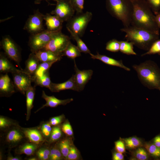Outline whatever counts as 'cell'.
Here are the masks:
<instances>
[{
    "label": "cell",
    "instance_id": "e0dca14e",
    "mask_svg": "<svg viewBox=\"0 0 160 160\" xmlns=\"http://www.w3.org/2000/svg\"><path fill=\"white\" fill-rule=\"evenodd\" d=\"M33 53L40 63L57 62L60 60L62 57L50 51L43 49L39 50Z\"/></svg>",
    "mask_w": 160,
    "mask_h": 160
},
{
    "label": "cell",
    "instance_id": "7a4b0ae2",
    "mask_svg": "<svg viewBox=\"0 0 160 160\" xmlns=\"http://www.w3.org/2000/svg\"><path fill=\"white\" fill-rule=\"evenodd\" d=\"M142 84L150 89L160 91V68L154 61L146 60L132 66Z\"/></svg>",
    "mask_w": 160,
    "mask_h": 160
},
{
    "label": "cell",
    "instance_id": "ac0fdd59",
    "mask_svg": "<svg viewBox=\"0 0 160 160\" xmlns=\"http://www.w3.org/2000/svg\"><path fill=\"white\" fill-rule=\"evenodd\" d=\"M89 54L91 58L94 59L99 60L106 64L121 68L127 71H130L129 68L124 65L121 60H117L107 56L100 55L98 53L96 55H93L91 53Z\"/></svg>",
    "mask_w": 160,
    "mask_h": 160
},
{
    "label": "cell",
    "instance_id": "2e32d148",
    "mask_svg": "<svg viewBox=\"0 0 160 160\" xmlns=\"http://www.w3.org/2000/svg\"><path fill=\"white\" fill-rule=\"evenodd\" d=\"M49 89L52 92H58L65 90H72L79 92L75 82L74 75L67 81L61 83H52Z\"/></svg>",
    "mask_w": 160,
    "mask_h": 160
},
{
    "label": "cell",
    "instance_id": "6da1fadb",
    "mask_svg": "<svg viewBox=\"0 0 160 160\" xmlns=\"http://www.w3.org/2000/svg\"><path fill=\"white\" fill-rule=\"evenodd\" d=\"M132 7L131 25L159 35L155 15L146 0H131Z\"/></svg>",
    "mask_w": 160,
    "mask_h": 160
},
{
    "label": "cell",
    "instance_id": "d590c367",
    "mask_svg": "<svg viewBox=\"0 0 160 160\" xmlns=\"http://www.w3.org/2000/svg\"><path fill=\"white\" fill-rule=\"evenodd\" d=\"M146 0L155 15L160 11V0Z\"/></svg>",
    "mask_w": 160,
    "mask_h": 160
},
{
    "label": "cell",
    "instance_id": "ffe728a7",
    "mask_svg": "<svg viewBox=\"0 0 160 160\" xmlns=\"http://www.w3.org/2000/svg\"><path fill=\"white\" fill-rule=\"evenodd\" d=\"M40 62L34 53L32 52L29 55L25 62L24 71L32 76L38 68Z\"/></svg>",
    "mask_w": 160,
    "mask_h": 160
},
{
    "label": "cell",
    "instance_id": "8992f818",
    "mask_svg": "<svg viewBox=\"0 0 160 160\" xmlns=\"http://www.w3.org/2000/svg\"><path fill=\"white\" fill-rule=\"evenodd\" d=\"M61 31H52L47 29L39 33L31 35L28 44L32 52H35L44 48L52 38L58 33Z\"/></svg>",
    "mask_w": 160,
    "mask_h": 160
},
{
    "label": "cell",
    "instance_id": "4316f807",
    "mask_svg": "<svg viewBox=\"0 0 160 160\" xmlns=\"http://www.w3.org/2000/svg\"><path fill=\"white\" fill-rule=\"evenodd\" d=\"M55 61L40 63L36 70L32 76L33 80L36 78L41 76L45 73L48 71L49 69Z\"/></svg>",
    "mask_w": 160,
    "mask_h": 160
},
{
    "label": "cell",
    "instance_id": "74e56055",
    "mask_svg": "<svg viewBox=\"0 0 160 160\" xmlns=\"http://www.w3.org/2000/svg\"><path fill=\"white\" fill-rule=\"evenodd\" d=\"M52 128L49 123L43 124L41 127V132L43 135L45 137H50Z\"/></svg>",
    "mask_w": 160,
    "mask_h": 160
},
{
    "label": "cell",
    "instance_id": "9a60e30c",
    "mask_svg": "<svg viewBox=\"0 0 160 160\" xmlns=\"http://www.w3.org/2000/svg\"><path fill=\"white\" fill-rule=\"evenodd\" d=\"M41 97L45 100L46 103L36 111V112L45 107L55 108L59 105H65L73 100V98L63 100L59 99L54 96L47 95L44 91H42Z\"/></svg>",
    "mask_w": 160,
    "mask_h": 160
},
{
    "label": "cell",
    "instance_id": "7bdbcfd3",
    "mask_svg": "<svg viewBox=\"0 0 160 160\" xmlns=\"http://www.w3.org/2000/svg\"><path fill=\"white\" fill-rule=\"evenodd\" d=\"M64 119L63 115L52 118L50 120L49 123L51 125L57 126L61 123Z\"/></svg>",
    "mask_w": 160,
    "mask_h": 160
},
{
    "label": "cell",
    "instance_id": "7402d4cb",
    "mask_svg": "<svg viewBox=\"0 0 160 160\" xmlns=\"http://www.w3.org/2000/svg\"><path fill=\"white\" fill-rule=\"evenodd\" d=\"M24 134L18 129L14 128L9 130L6 137L7 141L11 145H16L23 138Z\"/></svg>",
    "mask_w": 160,
    "mask_h": 160
},
{
    "label": "cell",
    "instance_id": "bcb514c9",
    "mask_svg": "<svg viewBox=\"0 0 160 160\" xmlns=\"http://www.w3.org/2000/svg\"><path fill=\"white\" fill-rule=\"evenodd\" d=\"M63 156L60 149L55 147V150L54 156L52 160H59L62 159Z\"/></svg>",
    "mask_w": 160,
    "mask_h": 160
},
{
    "label": "cell",
    "instance_id": "4dcf8cb0",
    "mask_svg": "<svg viewBox=\"0 0 160 160\" xmlns=\"http://www.w3.org/2000/svg\"><path fill=\"white\" fill-rule=\"evenodd\" d=\"M120 41L116 39H112L108 42L105 49L108 51L112 52H117L119 51Z\"/></svg>",
    "mask_w": 160,
    "mask_h": 160
},
{
    "label": "cell",
    "instance_id": "60d3db41",
    "mask_svg": "<svg viewBox=\"0 0 160 160\" xmlns=\"http://www.w3.org/2000/svg\"><path fill=\"white\" fill-rule=\"evenodd\" d=\"M135 156L139 160H145L148 158L146 151L142 148H139L135 152Z\"/></svg>",
    "mask_w": 160,
    "mask_h": 160
},
{
    "label": "cell",
    "instance_id": "ee69618b",
    "mask_svg": "<svg viewBox=\"0 0 160 160\" xmlns=\"http://www.w3.org/2000/svg\"><path fill=\"white\" fill-rule=\"evenodd\" d=\"M115 148L117 152L123 153L125 151L124 143L121 140H118L115 143Z\"/></svg>",
    "mask_w": 160,
    "mask_h": 160
},
{
    "label": "cell",
    "instance_id": "44dd1931",
    "mask_svg": "<svg viewBox=\"0 0 160 160\" xmlns=\"http://www.w3.org/2000/svg\"><path fill=\"white\" fill-rule=\"evenodd\" d=\"M16 68L2 52L0 54V72L1 73H12L18 71Z\"/></svg>",
    "mask_w": 160,
    "mask_h": 160
},
{
    "label": "cell",
    "instance_id": "5bb4252c",
    "mask_svg": "<svg viewBox=\"0 0 160 160\" xmlns=\"http://www.w3.org/2000/svg\"><path fill=\"white\" fill-rule=\"evenodd\" d=\"M44 20L47 30L52 31H61L64 22L56 16L46 13L44 15Z\"/></svg>",
    "mask_w": 160,
    "mask_h": 160
},
{
    "label": "cell",
    "instance_id": "d6986e66",
    "mask_svg": "<svg viewBox=\"0 0 160 160\" xmlns=\"http://www.w3.org/2000/svg\"><path fill=\"white\" fill-rule=\"evenodd\" d=\"M22 132L25 136L32 143L38 145L43 141V135L41 132L36 129H24Z\"/></svg>",
    "mask_w": 160,
    "mask_h": 160
},
{
    "label": "cell",
    "instance_id": "4fadbf2b",
    "mask_svg": "<svg viewBox=\"0 0 160 160\" xmlns=\"http://www.w3.org/2000/svg\"><path fill=\"white\" fill-rule=\"evenodd\" d=\"M13 82L7 73L1 74L0 77V95L1 96L9 97L15 92Z\"/></svg>",
    "mask_w": 160,
    "mask_h": 160
},
{
    "label": "cell",
    "instance_id": "cb8c5ba5",
    "mask_svg": "<svg viewBox=\"0 0 160 160\" xmlns=\"http://www.w3.org/2000/svg\"><path fill=\"white\" fill-rule=\"evenodd\" d=\"M81 52L77 47L72 44L70 41L63 52V56H66L74 60L81 55Z\"/></svg>",
    "mask_w": 160,
    "mask_h": 160
},
{
    "label": "cell",
    "instance_id": "603a6c76",
    "mask_svg": "<svg viewBox=\"0 0 160 160\" xmlns=\"http://www.w3.org/2000/svg\"><path fill=\"white\" fill-rule=\"evenodd\" d=\"M35 91V87L32 86L25 92L27 114L26 119L28 120L30 118L31 110L33 107Z\"/></svg>",
    "mask_w": 160,
    "mask_h": 160
},
{
    "label": "cell",
    "instance_id": "277c9868",
    "mask_svg": "<svg viewBox=\"0 0 160 160\" xmlns=\"http://www.w3.org/2000/svg\"><path fill=\"white\" fill-rule=\"evenodd\" d=\"M109 13L121 21L124 27L131 25L133 10L131 0H105Z\"/></svg>",
    "mask_w": 160,
    "mask_h": 160
},
{
    "label": "cell",
    "instance_id": "f6af8a7d",
    "mask_svg": "<svg viewBox=\"0 0 160 160\" xmlns=\"http://www.w3.org/2000/svg\"><path fill=\"white\" fill-rule=\"evenodd\" d=\"M11 122L7 119L1 116L0 117V128L5 129L9 127L11 124Z\"/></svg>",
    "mask_w": 160,
    "mask_h": 160
},
{
    "label": "cell",
    "instance_id": "484cf974",
    "mask_svg": "<svg viewBox=\"0 0 160 160\" xmlns=\"http://www.w3.org/2000/svg\"><path fill=\"white\" fill-rule=\"evenodd\" d=\"M35 84L41 87H45L49 89L52 82L51 81L49 71L42 76L36 78L33 80Z\"/></svg>",
    "mask_w": 160,
    "mask_h": 160
},
{
    "label": "cell",
    "instance_id": "f35d334b",
    "mask_svg": "<svg viewBox=\"0 0 160 160\" xmlns=\"http://www.w3.org/2000/svg\"><path fill=\"white\" fill-rule=\"evenodd\" d=\"M145 148L148 152L156 157L160 156V148L154 144H146Z\"/></svg>",
    "mask_w": 160,
    "mask_h": 160
},
{
    "label": "cell",
    "instance_id": "816d5d0a",
    "mask_svg": "<svg viewBox=\"0 0 160 160\" xmlns=\"http://www.w3.org/2000/svg\"><path fill=\"white\" fill-rule=\"evenodd\" d=\"M7 159L8 160H20V158L17 157H14L12 156H9L8 157Z\"/></svg>",
    "mask_w": 160,
    "mask_h": 160
},
{
    "label": "cell",
    "instance_id": "d6a6232c",
    "mask_svg": "<svg viewBox=\"0 0 160 160\" xmlns=\"http://www.w3.org/2000/svg\"><path fill=\"white\" fill-rule=\"evenodd\" d=\"M126 146L130 149H135L139 147L141 144L140 141L136 137H130L124 140Z\"/></svg>",
    "mask_w": 160,
    "mask_h": 160
},
{
    "label": "cell",
    "instance_id": "30bf717a",
    "mask_svg": "<svg viewBox=\"0 0 160 160\" xmlns=\"http://www.w3.org/2000/svg\"><path fill=\"white\" fill-rule=\"evenodd\" d=\"M75 12L68 0H57L55 8L50 14L56 16L63 22H67L74 15Z\"/></svg>",
    "mask_w": 160,
    "mask_h": 160
},
{
    "label": "cell",
    "instance_id": "7dc6e473",
    "mask_svg": "<svg viewBox=\"0 0 160 160\" xmlns=\"http://www.w3.org/2000/svg\"><path fill=\"white\" fill-rule=\"evenodd\" d=\"M124 159V156L123 153L117 152L114 153L113 156V160H122Z\"/></svg>",
    "mask_w": 160,
    "mask_h": 160
},
{
    "label": "cell",
    "instance_id": "83f0119b",
    "mask_svg": "<svg viewBox=\"0 0 160 160\" xmlns=\"http://www.w3.org/2000/svg\"><path fill=\"white\" fill-rule=\"evenodd\" d=\"M133 45L132 42L127 41H121L119 51L122 53L127 55H136L137 53L134 50Z\"/></svg>",
    "mask_w": 160,
    "mask_h": 160
},
{
    "label": "cell",
    "instance_id": "8d00e7d4",
    "mask_svg": "<svg viewBox=\"0 0 160 160\" xmlns=\"http://www.w3.org/2000/svg\"><path fill=\"white\" fill-rule=\"evenodd\" d=\"M50 151L47 148H42L37 151L36 155L38 158L40 160H47L49 159Z\"/></svg>",
    "mask_w": 160,
    "mask_h": 160
},
{
    "label": "cell",
    "instance_id": "ab89813d",
    "mask_svg": "<svg viewBox=\"0 0 160 160\" xmlns=\"http://www.w3.org/2000/svg\"><path fill=\"white\" fill-rule=\"evenodd\" d=\"M79 157V153L77 149L75 147L71 146L67 159L69 160H76Z\"/></svg>",
    "mask_w": 160,
    "mask_h": 160
},
{
    "label": "cell",
    "instance_id": "d4e9b609",
    "mask_svg": "<svg viewBox=\"0 0 160 160\" xmlns=\"http://www.w3.org/2000/svg\"><path fill=\"white\" fill-rule=\"evenodd\" d=\"M38 147V145L33 143H26L19 147L17 153L19 154L31 155L35 153Z\"/></svg>",
    "mask_w": 160,
    "mask_h": 160
},
{
    "label": "cell",
    "instance_id": "52a82bcc",
    "mask_svg": "<svg viewBox=\"0 0 160 160\" xmlns=\"http://www.w3.org/2000/svg\"><path fill=\"white\" fill-rule=\"evenodd\" d=\"M70 41V37L60 31L55 35L42 49L50 51L62 57L63 52Z\"/></svg>",
    "mask_w": 160,
    "mask_h": 160
},
{
    "label": "cell",
    "instance_id": "b9f144b4",
    "mask_svg": "<svg viewBox=\"0 0 160 160\" xmlns=\"http://www.w3.org/2000/svg\"><path fill=\"white\" fill-rule=\"evenodd\" d=\"M61 129L62 131L68 136H71L73 135L72 127L68 121L63 124L62 126Z\"/></svg>",
    "mask_w": 160,
    "mask_h": 160
},
{
    "label": "cell",
    "instance_id": "9c48e42d",
    "mask_svg": "<svg viewBox=\"0 0 160 160\" xmlns=\"http://www.w3.org/2000/svg\"><path fill=\"white\" fill-rule=\"evenodd\" d=\"M1 46L6 55L20 66V52L17 45L12 39L9 36L4 37L1 42Z\"/></svg>",
    "mask_w": 160,
    "mask_h": 160
},
{
    "label": "cell",
    "instance_id": "5b68a950",
    "mask_svg": "<svg viewBox=\"0 0 160 160\" xmlns=\"http://www.w3.org/2000/svg\"><path fill=\"white\" fill-rule=\"evenodd\" d=\"M92 17V13L88 11L76 14L67 22L66 28L81 37Z\"/></svg>",
    "mask_w": 160,
    "mask_h": 160
},
{
    "label": "cell",
    "instance_id": "1f68e13d",
    "mask_svg": "<svg viewBox=\"0 0 160 160\" xmlns=\"http://www.w3.org/2000/svg\"><path fill=\"white\" fill-rule=\"evenodd\" d=\"M155 54H158L160 55V39H158L154 42L149 50L141 56H143L146 55Z\"/></svg>",
    "mask_w": 160,
    "mask_h": 160
},
{
    "label": "cell",
    "instance_id": "8fae6325",
    "mask_svg": "<svg viewBox=\"0 0 160 160\" xmlns=\"http://www.w3.org/2000/svg\"><path fill=\"white\" fill-rule=\"evenodd\" d=\"M12 74L15 88L25 95L26 91L32 86V76L22 70Z\"/></svg>",
    "mask_w": 160,
    "mask_h": 160
},
{
    "label": "cell",
    "instance_id": "f907efd6",
    "mask_svg": "<svg viewBox=\"0 0 160 160\" xmlns=\"http://www.w3.org/2000/svg\"><path fill=\"white\" fill-rule=\"evenodd\" d=\"M43 0H45L46 1L48 4L52 5V4H51L49 2L50 1H56V2L57 1V0H34V3L35 4H40L41 3V1H42Z\"/></svg>",
    "mask_w": 160,
    "mask_h": 160
},
{
    "label": "cell",
    "instance_id": "e575fe53",
    "mask_svg": "<svg viewBox=\"0 0 160 160\" xmlns=\"http://www.w3.org/2000/svg\"><path fill=\"white\" fill-rule=\"evenodd\" d=\"M62 135V129L59 127H53L50 137V142L52 143L57 141L60 138Z\"/></svg>",
    "mask_w": 160,
    "mask_h": 160
},
{
    "label": "cell",
    "instance_id": "c3c4849f",
    "mask_svg": "<svg viewBox=\"0 0 160 160\" xmlns=\"http://www.w3.org/2000/svg\"><path fill=\"white\" fill-rule=\"evenodd\" d=\"M154 144L160 148V136L156 137L154 139Z\"/></svg>",
    "mask_w": 160,
    "mask_h": 160
},
{
    "label": "cell",
    "instance_id": "681fc988",
    "mask_svg": "<svg viewBox=\"0 0 160 160\" xmlns=\"http://www.w3.org/2000/svg\"><path fill=\"white\" fill-rule=\"evenodd\" d=\"M155 15L156 21L158 26L160 28V11Z\"/></svg>",
    "mask_w": 160,
    "mask_h": 160
},
{
    "label": "cell",
    "instance_id": "7c38bea8",
    "mask_svg": "<svg viewBox=\"0 0 160 160\" xmlns=\"http://www.w3.org/2000/svg\"><path fill=\"white\" fill-rule=\"evenodd\" d=\"M74 69L76 72L74 75V79L79 91L84 89L85 85L91 79L93 71L92 70H79L77 68L75 60Z\"/></svg>",
    "mask_w": 160,
    "mask_h": 160
},
{
    "label": "cell",
    "instance_id": "f1b7e54d",
    "mask_svg": "<svg viewBox=\"0 0 160 160\" xmlns=\"http://www.w3.org/2000/svg\"><path fill=\"white\" fill-rule=\"evenodd\" d=\"M70 33L72 37L76 41L77 47L81 52L86 54L91 53V52L84 41L81 39L80 37L76 34L70 31H68Z\"/></svg>",
    "mask_w": 160,
    "mask_h": 160
},
{
    "label": "cell",
    "instance_id": "ba28073f",
    "mask_svg": "<svg viewBox=\"0 0 160 160\" xmlns=\"http://www.w3.org/2000/svg\"><path fill=\"white\" fill-rule=\"evenodd\" d=\"M44 15L39 9L30 15L25 22L23 29L31 35L34 34L44 30L43 24Z\"/></svg>",
    "mask_w": 160,
    "mask_h": 160
},
{
    "label": "cell",
    "instance_id": "f5cc1de1",
    "mask_svg": "<svg viewBox=\"0 0 160 160\" xmlns=\"http://www.w3.org/2000/svg\"><path fill=\"white\" fill-rule=\"evenodd\" d=\"M28 160H37V159L35 158V157H32V158H30L29 159H28Z\"/></svg>",
    "mask_w": 160,
    "mask_h": 160
},
{
    "label": "cell",
    "instance_id": "3957f363",
    "mask_svg": "<svg viewBox=\"0 0 160 160\" xmlns=\"http://www.w3.org/2000/svg\"><path fill=\"white\" fill-rule=\"evenodd\" d=\"M121 31L126 33L127 41L132 42L139 48L147 51L159 37V35L132 25L124 27Z\"/></svg>",
    "mask_w": 160,
    "mask_h": 160
},
{
    "label": "cell",
    "instance_id": "836d02e7",
    "mask_svg": "<svg viewBox=\"0 0 160 160\" xmlns=\"http://www.w3.org/2000/svg\"><path fill=\"white\" fill-rule=\"evenodd\" d=\"M74 8L76 14L83 12L84 0H68Z\"/></svg>",
    "mask_w": 160,
    "mask_h": 160
},
{
    "label": "cell",
    "instance_id": "f546056e",
    "mask_svg": "<svg viewBox=\"0 0 160 160\" xmlns=\"http://www.w3.org/2000/svg\"><path fill=\"white\" fill-rule=\"evenodd\" d=\"M71 146L70 140L67 138L61 141L59 144V148L63 156L66 159H67Z\"/></svg>",
    "mask_w": 160,
    "mask_h": 160
}]
</instances>
